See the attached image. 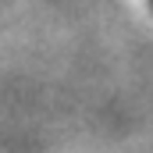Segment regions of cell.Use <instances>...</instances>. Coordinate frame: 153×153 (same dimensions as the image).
Masks as SVG:
<instances>
[{"instance_id":"6da1fadb","label":"cell","mask_w":153,"mask_h":153,"mask_svg":"<svg viewBox=\"0 0 153 153\" xmlns=\"http://www.w3.org/2000/svg\"><path fill=\"white\" fill-rule=\"evenodd\" d=\"M150 4H153V0H150Z\"/></svg>"}]
</instances>
